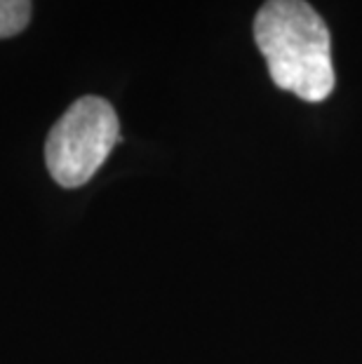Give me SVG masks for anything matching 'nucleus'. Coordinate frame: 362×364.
<instances>
[{
    "label": "nucleus",
    "mask_w": 362,
    "mask_h": 364,
    "mask_svg": "<svg viewBox=\"0 0 362 364\" xmlns=\"http://www.w3.org/2000/svg\"><path fill=\"white\" fill-rule=\"evenodd\" d=\"M120 139L115 108L102 97H80L55 122L45 141L50 176L64 188L87 183Z\"/></svg>",
    "instance_id": "obj_2"
},
{
    "label": "nucleus",
    "mask_w": 362,
    "mask_h": 364,
    "mask_svg": "<svg viewBox=\"0 0 362 364\" xmlns=\"http://www.w3.org/2000/svg\"><path fill=\"white\" fill-rule=\"evenodd\" d=\"M254 38L280 90L304 102H325L332 95V41L306 0H266L254 17Z\"/></svg>",
    "instance_id": "obj_1"
},
{
    "label": "nucleus",
    "mask_w": 362,
    "mask_h": 364,
    "mask_svg": "<svg viewBox=\"0 0 362 364\" xmlns=\"http://www.w3.org/2000/svg\"><path fill=\"white\" fill-rule=\"evenodd\" d=\"M31 21V0H0V38L21 33Z\"/></svg>",
    "instance_id": "obj_3"
}]
</instances>
